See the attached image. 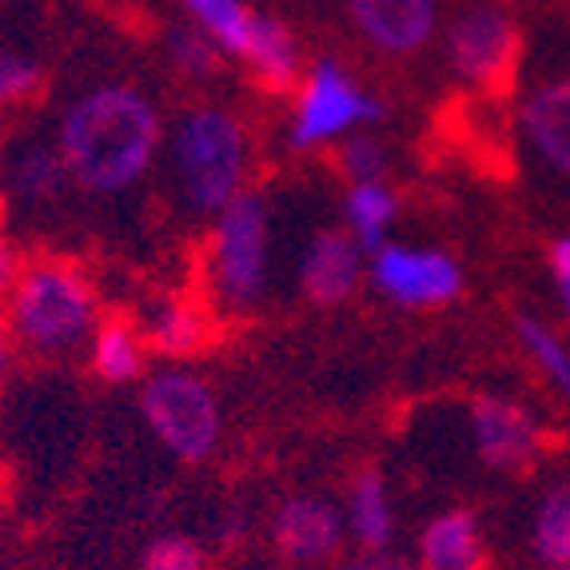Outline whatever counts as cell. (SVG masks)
<instances>
[{
    "label": "cell",
    "mask_w": 570,
    "mask_h": 570,
    "mask_svg": "<svg viewBox=\"0 0 570 570\" xmlns=\"http://www.w3.org/2000/svg\"><path fill=\"white\" fill-rule=\"evenodd\" d=\"M371 284L400 307H439L463 292V267L439 247L383 244L367 264Z\"/></svg>",
    "instance_id": "9"
},
{
    "label": "cell",
    "mask_w": 570,
    "mask_h": 570,
    "mask_svg": "<svg viewBox=\"0 0 570 570\" xmlns=\"http://www.w3.org/2000/svg\"><path fill=\"white\" fill-rule=\"evenodd\" d=\"M523 136L542 164L570 176V77L542 80L523 100Z\"/></svg>",
    "instance_id": "13"
},
{
    "label": "cell",
    "mask_w": 570,
    "mask_h": 570,
    "mask_svg": "<svg viewBox=\"0 0 570 570\" xmlns=\"http://www.w3.org/2000/svg\"><path fill=\"white\" fill-rule=\"evenodd\" d=\"M363 279V247L347 232H320L299 256V292L320 307L343 304Z\"/></svg>",
    "instance_id": "12"
},
{
    "label": "cell",
    "mask_w": 570,
    "mask_h": 570,
    "mask_svg": "<svg viewBox=\"0 0 570 570\" xmlns=\"http://www.w3.org/2000/svg\"><path fill=\"white\" fill-rule=\"evenodd\" d=\"M9 324L29 352L68 355L96 332V292L72 264L40 259L12 284Z\"/></svg>",
    "instance_id": "3"
},
{
    "label": "cell",
    "mask_w": 570,
    "mask_h": 570,
    "mask_svg": "<svg viewBox=\"0 0 570 570\" xmlns=\"http://www.w3.org/2000/svg\"><path fill=\"white\" fill-rule=\"evenodd\" d=\"M168 156L184 204L200 216H219L244 191L252 171V140L244 120L216 105L191 108L176 120Z\"/></svg>",
    "instance_id": "2"
},
{
    "label": "cell",
    "mask_w": 570,
    "mask_h": 570,
    "mask_svg": "<svg viewBox=\"0 0 570 570\" xmlns=\"http://www.w3.org/2000/svg\"><path fill=\"white\" fill-rule=\"evenodd\" d=\"M144 340L148 347L164 355H191L208 343V315L200 307L184 299V295H164L148 307L144 320Z\"/></svg>",
    "instance_id": "19"
},
{
    "label": "cell",
    "mask_w": 570,
    "mask_h": 570,
    "mask_svg": "<svg viewBox=\"0 0 570 570\" xmlns=\"http://www.w3.org/2000/svg\"><path fill=\"white\" fill-rule=\"evenodd\" d=\"M244 65L252 68V77L267 88V92H287L299 85V45H295L292 29L272 12H259L256 37L247 48Z\"/></svg>",
    "instance_id": "18"
},
{
    "label": "cell",
    "mask_w": 570,
    "mask_h": 570,
    "mask_svg": "<svg viewBox=\"0 0 570 570\" xmlns=\"http://www.w3.org/2000/svg\"><path fill=\"white\" fill-rule=\"evenodd\" d=\"M140 570H208V551L191 534H160L144 547Z\"/></svg>",
    "instance_id": "25"
},
{
    "label": "cell",
    "mask_w": 570,
    "mask_h": 570,
    "mask_svg": "<svg viewBox=\"0 0 570 570\" xmlns=\"http://www.w3.org/2000/svg\"><path fill=\"white\" fill-rule=\"evenodd\" d=\"M9 184H12V196L24 208H52L72 188V176H68V164L57 144H29L12 160Z\"/></svg>",
    "instance_id": "17"
},
{
    "label": "cell",
    "mask_w": 570,
    "mask_h": 570,
    "mask_svg": "<svg viewBox=\"0 0 570 570\" xmlns=\"http://www.w3.org/2000/svg\"><path fill=\"white\" fill-rule=\"evenodd\" d=\"M383 116V105L360 80L340 65V60L324 57L307 68V77L299 80V96H295V112L287 140L292 148L307 153L320 144H332L352 136L363 124H375Z\"/></svg>",
    "instance_id": "6"
},
{
    "label": "cell",
    "mask_w": 570,
    "mask_h": 570,
    "mask_svg": "<svg viewBox=\"0 0 570 570\" xmlns=\"http://www.w3.org/2000/svg\"><path fill=\"white\" fill-rule=\"evenodd\" d=\"M164 120L156 100L128 80H105L65 108L57 148L68 176L88 196H120L156 164Z\"/></svg>",
    "instance_id": "1"
},
{
    "label": "cell",
    "mask_w": 570,
    "mask_h": 570,
    "mask_svg": "<svg viewBox=\"0 0 570 570\" xmlns=\"http://www.w3.org/2000/svg\"><path fill=\"white\" fill-rule=\"evenodd\" d=\"M272 272V212L264 196L239 191L216 216L208 239V284L228 312L259 304Z\"/></svg>",
    "instance_id": "4"
},
{
    "label": "cell",
    "mask_w": 570,
    "mask_h": 570,
    "mask_svg": "<svg viewBox=\"0 0 570 570\" xmlns=\"http://www.w3.org/2000/svg\"><path fill=\"white\" fill-rule=\"evenodd\" d=\"M343 523L355 551H387L395 547V499L380 471H360L347 487V503H343Z\"/></svg>",
    "instance_id": "15"
},
{
    "label": "cell",
    "mask_w": 570,
    "mask_h": 570,
    "mask_svg": "<svg viewBox=\"0 0 570 570\" xmlns=\"http://www.w3.org/2000/svg\"><path fill=\"white\" fill-rule=\"evenodd\" d=\"M148 363V340L128 320H105L92 335V371L105 383H132Z\"/></svg>",
    "instance_id": "22"
},
{
    "label": "cell",
    "mask_w": 570,
    "mask_h": 570,
    "mask_svg": "<svg viewBox=\"0 0 570 570\" xmlns=\"http://www.w3.org/2000/svg\"><path fill=\"white\" fill-rule=\"evenodd\" d=\"M247 534H252V523H247V514L244 511H228L224 519H219V527H216L219 551H236V547H244Z\"/></svg>",
    "instance_id": "29"
},
{
    "label": "cell",
    "mask_w": 570,
    "mask_h": 570,
    "mask_svg": "<svg viewBox=\"0 0 570 570\" xmlns=\"http://www.w3.org/2000/svg\"><path fill=\"white\" fill-rule=\"evenodd\" d=\"M184 12L191 17V24L228 57H247L252 37H256L259 12L247 0H184Z\"/></svg>",
    "instance_id": "21"
},
{
    "label": "cell",
    "mask_w": 570,
    "mask_h": 570,
    "mask_svg": "<svg viewBox=\"0 0 570 570\" xmlns=\"http://www.w3.org/2000/svg\"><path fill=\"white\" fill-rule=\"evenodd\" d=\"M343 216H347V236L363 247V252H380L383 244H391V224L400 216V200L391 191L387 180L375 184H352L347 200H343Z\"/></svg>",
    "instance_id": "20"
},
{
    "label": "cell",
    "mask_w": 570,
    "mask_h": 570,
    "mask_svg": "<svg viewBox=\"0 0 570 570\" xmlns=\"http://www.w3.org/2000/svg\"><path fill=\"white\" fill-rule=\"evenodd\" d=\"M340 168L352 184H375L387 176V148L371 136H347L340 144Z\"/></svg>",
    "instance_id": "26"
},
{
    "label": "cell",
    "mask_w": 570,
    "mask_h": 570,
    "mask_svg": "<svg viewBox=\"0 0 570 570\" xmlns=\"http://www.w3.org/2000/svg\"><path fill=\"white\" fill-rule=\"evenodd\" d=\"M267 542L284 567H327L347 542L343 507H335L327 494H287L267 514Z\"/></svg>",
    "instance_id": "7"
},
{
    "label": "cell",
    "mask_w": 570,
    "mask_h": 570,
    "mask_svg": "<svg viewBox=\"0 0 570 570\" xmlns=\"http://www.w3.org/2000/svg\"><path fill=\"white\" fill-rule=\"evenodd\" d=\"M17 276H20L17 247H12V239L4 236V228H0V292H9V287L17 284Z\"/></svg>",
    "instance_id": "30"
},
{
    "label": "cell",
    "mask_w": 570,
    "mask_h": 570,
    "mask_svg": "<svg viewBox=\"0 0 570 570\" xmlns=\"http://www.w3.org/2000/svg\"><path fill=\"white\" fill-rule=\"evenodd\" d=\"M519 340H523L534 367L542 371V380L551 383L562 400H570V347L567 343H562L547 324L531 320V315H519Z\"/></svg>",
    "instance_id": "23"
},
{
    "label": "cell",
    "mask_w": 570,
    "mask_h": 570,
    "mask_svg": "<svg viewBox=\"0 0 570 570\" xmlns=\"http://www.w3.org/2000/svg\"><path fill=\"white\" fill-rule=\"evenodd\" d=\"M340 570H419V567L407 559V554L387 547V551H355Z\"/></svg>",
    "instance_id": "28"
},
{
    "label": "cell",
    "mask_w": 570,
    "mask_h": 570,
    "mask_svg": "<svg viewBox=\"0 0 570 570\" xmlns=\"http://www.w3.org/2000/svg\"><path fill=\"white\" fill-rule=\"evenodd\" d=\"M140 415L160 448L180 463H204L216 455L224 435L216 391L191 367H156L140 387Z\"/></svg>",
    "instance_id": "5"
},
{
    "label": "cell",
    "mask_w": 570,
    "mask_h": 570,
    "mask_svg": "<svg viewBox=\"0 0 570 570\" xmlns=\"http://www.w3.org/2000/svg\"><path fill=\"white\" fill-rule=\"evenodd\" d=\"M37 85H40L37 60L29 52H17V48H0V108L32 96Z\"/></svg>",
    "instance_id": "27"
},
{
    "label": "cell",
    "mask_w": 570,
    "mask_h": 570,
    "mask_svg": "<svg viewBox=\"0 0 570 570\" xmlns=\"http://www.w3.org/2000/svg\"><path fill=\"white\" fill-rule=\"evenodd\" d=\"M559 304H562V312L570 315V287H559Z\"/></svg>",
    "instance_id": "33"
},
{
    "label": "cell",
    "mask_w": 570,
    "mask_h": 570,
    "mask_svg": "<svg viewBox=\"0 0 570 570\" xmlns=\"http://www.w3.org/2000/svg\"><path fill=\"white\" fill-rule=\"evenodd\" d=\"M9 363H12V340H9V332L0 327V383L9 375Z\"/></svg>",
    "instance_id": "32"
},
{
    "label": "cell",
    "mask_w": 570,
    "mask_h": 570,
    "mask_svg": "<svg viewBox=\"0 0 570 570\" xmlns=\"http://www.w3.org/2000/svg\"><path fill=\"white\" fill-rule=\"evenodd\" d=\"M164 52H168V65L188 80H208L224 65V52L204 37L196 24H176L164 37Z\"/></svg>",
    "instance_id": "24"
},
{
    "label": "cell",
    "mask_w": 570,
    "mask_h": 570,
    "mask_svg": "<svg viewBox=\"0 0 570 570\" xmlns=\"http://www.w3.org/2000/svg\"><path fill=\"white\" fill-rule=\"evenodd\" d=\"M419 570H483V527L471 511L451 507L419 534Z\"/></svg>",
    "instance_id": "14"
},
{
    "label": "cell",
    "mask_w": 570,
    "mask_h": 570,
    "mask_svg": "<svg viewBox=\"0 0 570 570\" xmlns=\"http://www.w3.org/2000/svg\"><path fill=\"white\" fill-rule=\"evenodd\" d=\"M551 276L559 287H570V236H559L551 244Z\"/></svg>",
    "instance_id": "31"
},
{
    "label": "cell",
    "mask_w": 570,
    "mask_h": 570,
    "mask_svg": "<svg viewBox=\"0 0 570 570\" xmlns=\"http://www.w3.org/2000/svg\"><path fill=\"white\" fill-rule=\"evenodd\" d=\"M471 443L475 455L491 471H527L542 451V423L507 395H479L471 403Z\"/></svg>",
    "instance_id": "10"
},
{
    "label": "cell",
    "mask_w": 570,
    "mask_h": 570,
    "mask_svg": "<svg viewBox=\"0 0 570 570\" xmlns=\"http://www.w3.org/2000/svg\"><path fill=\"white\" fill-rule=\"evenodd\" d=\"M343 4L355 32L387 57H415L435 37V0H343Z\"/></svg>",
    "instance_id": "11"
},
{
    "label": "cell",
    "mask_w": 570,
    "mask_h": 570,
    "mask_svg": "<svg viewBox=\"0 0 570 570\" xmlns=\"http://www.w3.org/2000/svg\"><path fill=\"white\" fill-rule=\"evenodd\" d=\"M527 547L539 570H570V479L542 487L527 523Z\"/></svg>",
    "instance_id": "16"
},
{
    "label": "cell",
    "mask_w": 570,
    "mask_h": 570,
    "mask_svg": "<svg viewBox=\"0 0 570 570\" xmlns=\"http://www.w3.org/2000/svg\"><path fill=\"white\" fill-rule=\"evenodd\" d=\"M519 29L499 4H471L448 32V60L455 77L471 88H499L514 72Z\"/></svg>",
    "instance_id": "8"
}]
</instances>
